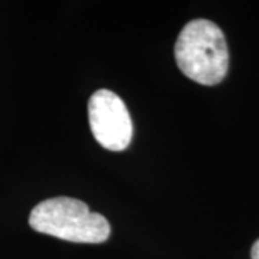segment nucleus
Wrapping results in <instances>:
<instances>
[{
    "label": "nucleus",
    "mask_w": 259,
    "mask_h": 259,
    "mask_svg": "<svg viewBox=\"0 0 259 259\" xmlns=\"http://www.w3.org/2000/svg\"><path fill=\"white\" fill-rule=\"evenodd\" d=\"M175 56L179 69L200 85L222 82L229 68V51L221 28L207 19H194L177 37Z\"/></svg>",
    "instance_id": "1"
},
{
    "label": "nucleus",
    "mask_w": 259,
    "mask_h": 259,
    "mask_svg": "<svg viewBox=\"0 0 259 259\" xmlns=\"http://www.w3.org/2000/svg\"><path fill=\"white\" fill-rule=\"evenodd\" d=\"M29 225L39 233L75 243H102L111 233L110 222L102 214L72 197H54L36 204Z\"/></svg>",
    "instance_id": "2"
},
{
    "label": "nucleus",
    "mask_w": 259,
    "mask_h": 259,
    "mask_svg": "<svg viewBox=\"0 0 259 259\" xmlns=\"http://www.w3.org/2000/svg\"><path fill=\"white\" fill-rule=\"evenodd\" d=\"M88 118L94 139L111 151H122L133 139V121L124 101L110 90L93 94L88 102Z\"/></svg>",
    "instance_id": "3"
},
{
    "label": "nucleus",
    "mask_w": 259,
    "mask_h": 259,
    "mask_svg": "<svg viewBox=\"0 0 259 259\" xmlns=\"http://www.w3.org/2000/svg\"><path fill=\"white\" fill-rule=\"evenodd\" d=\"M250 258L252 259H259V239L252 246V250H250Z\"/></svg>",
    "instance_id": "4"
}]
</instances>
